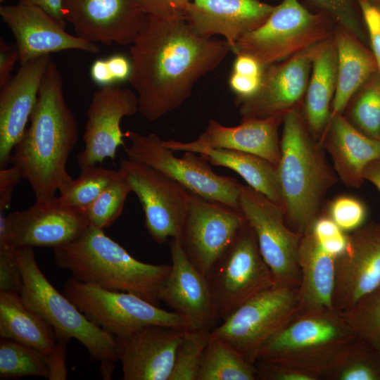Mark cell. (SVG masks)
I'll list each match as a JSON object with an SVG mask.
<instances>
[{"mask_svg":"<svg viewBox=\"0 0 380 380\" xmlns=\"http://www.w3.org/2000/svg\"><path fill=\"white\" fill-rule=\"evenodd\" d=\"M232 51L224 39L196 33L184 14L146 15L129 47V82L139 113L153 122L181 106L196 82Z\"/></svg>","mask_w":380,"mask_h":380,"instance_id":"cell-1","label":"cell"},{"mask_svg":"<svg viewBox=\"0 0 380 380\" xmlns=\"http://www.w3.org/2000/svg\"><path fill=\"white\" fill-rule=\"evenodd\" d=\"M30 120L10 163L28 182L35 201H49L73 179L66 165L79 135L77 119L63 94L61 72L53 61L44 75Z\"/></svg>","mask_w":380,"mask_h":380,"instance_id":"cell-2","label":"cell"},{"mask_svg":"<svg viewBox=\"0 0 380 380\" xmlns=\"http://www.w3.org/2000/svg\"><path fill=\"white\" fill-rule=\"evenodd\" d=\"M58 268L72 278L101 288L135 294L159 306V296L171 265L138 260L108 236L104 229L89 225L72 242L53 248Z\"/></svg>","mask_w":380,"mask_h":380,"instance_id":"cell-3","label":"cell"},{"mask_svg":"<svg viewBox=\"0 0 380 380\" xmlns=\"http://www.w3.org/2000/svg\"><path fill=\"white\" fill-rule=\"evenodd\" d=\"M277 172L286 224L303 235L311 232L320 208L336 176L322 146L312 135L301 106L284 115Z\"/></svg>","mask_w":380,"mask_h":380,"instance_id":"cell-4","label":"cell"},{"mask_svg":"<svg viewBox=\"0 0 380 380\" xmlns=\"http://www.w3.org/2000/svg\"><path fill=\"white\" fill-rule=\"evenodd\" d=\"M21 271L20 292L24 303L53 329L58 339L74 338L100 362L103 379H110L118 361L115 336L89 319L63 293L58 292L40 270L33 248L15 247Z\"/></svg>","mask_w":380,"mask_h":380,"instance_id":"cell-5","label":"cell"},{"mask_svg":"<svg viewBox=\"0 0 380 380\" xmlns=\"http://www.w3.org/2000/svg\"><path fill=\"white\" fill-rule=\"evenodd\" d=\"M356 337L334 309L298 310L263 344L256 361L289 365L323 380L339 354Z\"/></svg>","mask_w":380,"mask_h":380,"instance_id":"cell-6","label":"cell"},{"mask_svg":"<svg viewBox=\"0 0 380 380\" xmlns=\"http://www.w3.org/2000/svg\"><path fill=\"white\" fill-rule=\"evenodd\" d=\"M336 26L329 17L308 10L299 0H281L262 25L237 41L232 52L249 56L265 68L331 38Z\"/></svg>","mask_w":380,"mask_h":380,"instance_id":"cell-7","label":"cell"},{"mask_svg":"<svg viewBox=\"0 0 380 380\" xmlns=\"http://www.w3.org/2000/svg\"><path fill=\"white\" fill-rule=\"evenodd\" d=\"M92 322L115 337L127 336L148 325L185 328L174 311L161 309L133 293L108 290L72 277L62 292Z\"/></svg>","mask_w":380,"mask_h":380,"instance_id":"cell-8","label":"cell"},{"mask_svg":"<svg viewBox=\"0 0 380 380\" xmlns=\"http://www.w3.org/2000/svg\"><path fill=\"white\" fill-rule=\"evenodd\" d=\"M129 145L125 146L127 158L148 165L172 177L189 191L203 198L240 210L239 183L233 177L216 174L200 154L185 151L179 158L155 134L144 135L127 131Z\"/></svg>","mask_w":380,"mask_h":380,"instance_id":"cell-9","label":"cell"},{"mask_svg":"<svg viewBox=\"0 0 380 380\" xmlns=\"http://www.w3.org/2000/svg\"><path fill=\"white\" fill-rule=\"evenodd\" d=\"M206 277L222 321L243 303L274 286L248 222Z\"/></svg>","mask_w":380,"mask_h":380,"instance_id":"cell-10","label":"cell"},{"mask_svg":"<svg viewBox=\"0 0 380 380\" xmlns=\"http://www.w3.org/2000/svg\"><path fill=\"white\" fill-rule=\"evenodd\" d=\"M298 288L273 286L251 298L210 331L255 364L263 344L298 311Z\"/></svg>","mask_w":380,"mask_h":380,"instance_id":"cell-11","label":"cell"},{"mask_svg":"<svg viewBox=\"0 0 380 380\" xmlns=\"http://www.w3.org/2000/svg\"><path fill=\"white\" fill-rule=\"evenodd\" d=\"M239 204L255 234L274 285L298 288V249L302 235L286 224L284 212L278 205L248 184H239Z\"/></svg>","mask_w":380,"mask_h":380,"instance_id":"cell-12","label":"cell"},{"mask_svg":"<svg viewBox=\"0 0 380 380\" xmlns=\"http://www.w3.org/2000/svg\"><path fill=\"white\" fill-rule=\"evenodd\" d=\"M131 191L141 204L145 227L154 241L181 239L190 203V191L176 179L148 165L120 158Z\"/></svg>","mask_w":380,"mask_h":380,"instance_id":"cell-13","label":"cell"},{"mask_svg":"<svg viewBox=\"0 0 380 380\" xmlns=\"http://www.w3.org/2000/svg\"><path fill=\"white\" fill-rule=\"evenodd\" d=\"M181 243L191 262L207 275L248 221L240 210L190 191Z\"/></svg>","mask_w":380,"mask_h":380,"instance_id":"cell-14","label":"cell"},{"mask_svg":"<svg viewBox=\"0 0 380 380\" xmlns=\"http://www.w3.org/2000/svg\"><path fill=\"white\" fill-rule=\"evenodd\" d=\"M56 198L7 216L0 213V241L16 248H54L78 238L89 226L84 210L63 206Z\"/></svg>","mask_w":380,"mask_h":380,"instance_id":"cell-15","label":"cell"},{"mask_svg":"<svg viewBox=\"0 0 380 380\" xmlns=\"http://www.w3.org/2000/svg\"><path fill=\"white\" fill-rule=\"evenodd\" d=\"M319 44L265 67L258 90L250 97L236 99L241 120L284 116L301 106Z\"/></svg>","mask_w":380,"mask_h":380,"instance_id":"cell-16","label":"cell"},{"mask_svg":"<svg viewBox=\"0 0 380 380\" xmlns=\"http://www.w3.org/2000/svg\"><path fill=\"white\" fill-rule=\"evenodd\" d=\"M334 309L343 313L380 286V223H365L348 234L344 251L335 258Z\"/></svg>","mask_w":380,"mask_h":380,"instance_id":"cell-17","label":"cell"},{"mask_svg":"<svg viewBox=\"0 0 380 380\" xmlns=\"http://www.w3.org/2000/svg\"><path fill=\"white\" fill-rule=\"evenodd\" d=\"M137 113V96L131 89L113 85L101 87L94 92L87 110L84 148L77 156L80 170L106 158L114 160L118 147L125 146L121 120Z\"/></svg>","mask_w":380,"mask_h":380,"instance_id":"cell-18","label":"cell"},{"mask_svg":"<svg viewBox=\"0 0 380 380\" xmlns=\"http://www.w3.org/2000/svg\"><path fill=\"white\" fill-rule=\"evenodd\" d=\"M65 21L92 43L131 44L146 14L137 0H63Z\"/></svg>","mask_w":380,"mask_h":380,"instance_id":"cell-19","label":"cell"},{"mask_svg":"<svg viewBox=\"0 0 380 380\" xmlns=\"http://www.w3.org/2000/svg\"><path fill=\"white\" fill-rule=\"evenodd\" d=\"M171 268L159 296L186 329H209L220 320L208 278L189 259L178 238L170 242Z\"/></svg>","mask_w":380,"mask_h":380,"instance_id":"cell-20","label":"cell"},{"mask_svg":"<svg viewBox=\"0 0 380 380\" xmlns=\"http://www.w3.org/2000/svg\"><path fill=\"white\" fill-rule=\"evenodd\" d=\"M0 15L16 42L20 65L37 57L65 50L90 53L100 51L97 44L68 33L38 7L18 2L0 7Z\"/></svg>","mask_w":380,"mask_h":380,"instance_id":"cell-21","label":"cell"},{"mask_svg":"<svg viewBox=\"0 0 380 380\" xmlns=\"http://www.w3.org/2000/svg\"><path fill=\"white\" fill-rule=\"evenodd\" d=\"M185 328L148 325L115 337L123 380H169Z\"/></svg>","mask_w":380,"mask_h":380,"instance_id":"cell-22","label":"cell"},{"mask_svg":"<svg viewBox=\"0 0 380 380\" xmlns=\"http://www.w3.org/2000/svg\"><path fill=\"white\" fill-rule=\"evenodd\" d=\"M50 54L23 65L0 93V169L10 163L12 151L23 137L37 102Z\"/></svg>","mask_w":380,"mask_h":380,"instance_id":"cell-23","label":"cell"},{"mask_svg":"<svg viewBox=\"0 0 380 380\" xmlns=\"http://www.w3.org/2000/svg\"><path fill=\"white\" fill-rule=\"evenodd\" d=\"M283 118L284 116H273L241 120V123L234 127H226L210 120L205 130L195 141L163 142L174 152L195 153L205 147L243 151L262 157L277 167L281 156L278 129Z\"/></svg>","mask_w":380,"mask_h":380,"instance_id":"cell-24","label":"cell"},{"mask_svg":"<svg viewBox=\"0 0 380 380\" xmlns=\"http://www.w3.org/2000/svg\"><path fill=\"white\" fill-rule=\"evenodd\" d=\"M274 8L259 0H191L183 11L196 33L205 37L222 36L233 51L237 41L262 25Z\"/></svg>","mask_w":380,"mask_h":380,"instance_id":"cell-25","label":"cell"},{"mask_svg":"<svg viewBox=\"0 0 380 380\" xmlns=\"http://www.w3.org/2000/svg\"><path fill=\"white\" fill-rule=\"evenodd\" d=\"M319 142L329 153L339 178L348 186H360L366 167L380 159L379 140L360 132L341 113H331Z\"/></svg>","mask_w":380,"mask_h":380,"instance_id":"cell-26","label":"cell"},{"mask_svg":"<svg viewBox=\"0 0 380 380\" xmlns=\"http://www.w3.org/2000/svg\"><path fill=\"white\" fill-rule=\"evenodd\" d=\"M0 336L39 350L49 367L65 361L68 341L58 339L53 327L25 305L20 293L0 291Z\"/></svg>","mask_w":380,"mask_h":380,"instance_id":"cell-27","label":"cell"},{"mask_svg":"<svg viewBox=\"0 0 380 380\" xmlns=\"http://www.w3.org/2000/svg\"><path fill=\"white\" fill-rule=\"evenodd\" d=\"M337 51L334 36L319 44L301 111L312 135L319 139L331 113L337 84Z\"/></svg>","mask_w":380,"mask_h":380,"instance_id":"cell-28","label":"cell"},{"mask_svg":"<svg viewBox=\"0 0 380 380\" xmlns=\"http://www.w3.org/2000/svg\"><path fill=\"white\" fill-rule=\"evenodd\" d=\"M335 258L324 251L311 232L302 235L298 249L299 310L332 308Z\"/></svg>","mask_w":380,"mask_h":380,"instance_id":"cell-29","label":"cell"},{"mask_svg":"<svg viewBox=\"0 0 380 380\" xmlns=\"http://www.w3.org/2000/svg\"><path fill=\"white\" fill-rule=\"evenodd\" d=\"M334 38L338 63L331 113L343 114L354 93L378 68L371 49L353 34L337 25Z\"/></svg>","mask_w":380,"mask_h":380,"instance_id":"cell-30","label":"cell"},{"mask_svg":"<svg viewBox=\"0 0 380 380\" xmlns=\"http://www.w3.org/2000/svg\"><path fill=\"white\" fill-rule=\"evenodd\" d=\"M195 153L213 165L236 172L248 186L278 205L284 212L277 167L270 161L256 155L226 148L205 147Z\"/></svg>","mask_w":380,"mask_h":380,"instance_id":"cell-31","label":"cell"},{"mask_svg":"<svg viewBox=\"0 0 380 380\" xmlns=\"http://www.w3.org/2000/svg\"><path fill=\"white\" fill-rule=\"evenodd\" d=\"M196 380H258L255 364L232 345L212 337L206 347Z\"/></svg>","mask_w":380,"mask_h":380,"instance_id":"cell-32","label":"cell"},{"mask_svg":"<svg viewBox=\"0 0 380 380\" xmlns=\"http://www.w3.org/2000/svg\"><path fill=\"white\" fill-rule=\"evenodd\" d=\"M323 380H380V350L356 337L339 354Z\"/></svg>","mask_w":380,"mask_h":380,"instance_id":"cell-33","label":"cell"},{"mask_svg":"<svg viewBox=\"0 0 380 380\" xmlns=\"http://www.w3.org/2000/svg\"><path fill=\"white\" fill-rule=\"evenodd\" d=\"M343 115L360 132L380 137V72L370 75L350 98Z\"/></svg>","mask_w":380,"mask_h":380,"instance_id":"cell-34","label":"cell"},{"mask_svg":"<svg viewBox=\"0 0 380 380\" xmlns=\"http://www.w3.org/2000/svg\"><path fill=\"white\" fill-rule=\"evenodd\" d=\"M49 360L42 352L17 341L1 338V379H13L30 376L49 379Z\"/></svg>","mask_w":380,"mask_h":380,"instance_id":"cell-35","label":"cell"},{"mask_svg":"<svg viewBox=\"0 0 380 380\" xmlns=\"http://www.w3.org/2000/svg\"><path fill=\"white\" fill-rule=\"evenodd\" d=\"M118 170H109L96 165L81 170L68 186L56 198L65 207L84 209L110 184Z\"/></svg>","mask_w":380,"mask_h":380,"instance_id":"cell-36","label":"cell"},{"mask_svg":"<svg viewBox=\"0 0 380 380\" xmlns=\"http://www.w3.org/2000/svg\"><path fill=\"white\" fill-rule=\"evenodd\" d=\"M130 191L128 182L119 168L110 184L84 209L89 225L102 229L110 227L122 214Z\"/></svg>","mask_w":380,"mask_h":380,"instance_id":"cell-37","label":"cell"},{"mask_svg":"<svg viewBox=\"0 0 380 380\" xmlns=\"http://www.w3.org/2000/svg\"><path fill=\"white\" fill-rule=\"evenodd\" d=\"M310 11L324 15L369 48V37L359 0H299ZM370 49V48H369Z\"/></svg>","mask_w":380,"mask_h":380,"instance_id":"cell-38","label":"cell"},{"mask_svg":"<svg viewBox=\"0 0 380 380\" xmlns=\"http://www.w3.org/2000/svg\"><path fill=\"white\" fill-rule=\"evenodd\" d=\"M341 314L357 337L380 350V286Z\"/></svg>","mask_w":380,"mask_h":380,"instance_id":"cell-39","label":"cell"},{"mask_svg":"<svg viewBox=\"0 0 380 380\" xmlns=\"http://www.w3.org/2000/svg\"><path fill=\"white\" fill-rule=\"evenodd\" d=\"M209 329H186L169 380H196L210 338Z\"/></svg>","mask_w":380,"mask_h":380,"instance_id":"cell-40","label":"cell"},{"mask_svg":"<svg viewBox=\"0 0 380 380\" xmlns=\"http://www.w3.org/2000/svg\"><path fill=\"white\" fill-rule=\"evenodd\" d=\"M328 213V216L346 233L364 225L367 215L365 204L349 196L335 198L331 203Z\"/></svg>","mask_w":380,"mask_h":380,"instance_id":"cell-41","label":"cell"},{"mask_svg":"<svg viewBox=\"0 0 380 380\" xmlns=\"http://www.w3.org/2000/svg\"><path fill=\"white\" fill-rule=\"evenodd\" d=\"M131 70V60L116 53L94 61L90 68V76L100 87L113 86L118 82L129 81Z\"/></svg>","mask_w":380,"mask_h":380,"instance_id":"cell-42","label":"cell"},{"mask_svg":"<svg viewBox=\"0 0 380 380\" xmlns=\"http://www.w3.org/2000/svg\"><path fill=\"white\" fill-rule=\"evenodd\" d=\"M311 232L321 248L334 258L346 248L348 234L329 216H319L313 224Z\"/></svg>","mask_w":380,"mask_h":380,"instance_id":"cell-43","label":"cell"},{"mask_svg":"<svg viewBox=\"0 0 380 380\" xmlns=\"http://www.w3.org/2000/svg\"><path fill=\"white\" fill-rule=\"evenodd\" d=\"M22 286L15 247L6 241H0V291L20 293Z\"/></svg>","mask_w":380,"mask_h":380,"instance_id":"cell-44","label":"cell"},{"mask_svg":"<svg viewBox=\"0 0 380 380\" xmlns=\"http://www.w3.org/2000/svg\"><path fill=\"white\" fill-rule=\"evenodd\" d=\"M255 366L258 380H321L315 374L283 363L258 360Z\"/></svg>","mask_w":380,"mask_h":380,"instance_id":"cell-45","label":"cell"},{"mask_svg":"<svg viewBox=\"0 0 380 380\" xmlns=\"http://www.w3.org/2000/svg\"><path fill=\"white\" fill-rule=\"evenodd\" d=\"M369 37V48L380 72V13L365 0H359Z\"/></svg>","mask_w":380,"mask_h":380,"instance_id":"cell-46","label":"cell"},{"mask_svg":"<svg viewBox=\"0 0 380 380\" xmlns=\"http://www.w3.org/2000/svg\"><path fill=\"white\" fill-rule=\"evenodd\" d=\"M146 15L173 16L184 14V5L191 0H137Z\"/></svg>","mask_w":380,"mask_h":380,"instance_id":"cell-47","label":"cell"},{"mask_svg":"<svg viewBox=\"0 0 380 380\" xmlns=\"http://www.w3.org/2000/svg\"><path fill=\"white\" fill-rule=\"evenodd\" d=\"M21 179L20 173L13 167L0 169V213L9 208L13 191Z\"/></svg>","mask_w":380,"mask_h":380,"instance_id":"cell-48","label":"cell"},{"mask_svg":"<svg viewBox=\"0 0 380 380\" xmlns=\"http://www.w3.org/2000/svg\"><path fill=\"white\" fill-rule=\"evenodd\" d=\"M19 62V54L15 46L6 43L3 37L0 39V88L2 89L12 78L11 72Z\"/></svg>","mask_w":380,"mask_h":380,"instance_id":"cell-49","label":"cell"},{"mask_svg":"<svg viewBox=\"0 0 380 380\" xmlns=\"http://www.w3.org/2000/svg\"><path fill=\"white\" fill-rule=\"evenodd\" d=\"M262 77V76L255 77L232 72L229 80V84L237 95L236 99L248 98L258 90Z\"/></svg>","mask_w":380,"mask_h":380,"instance_id":"cell-50","label":"cell"},{"mask_svg":"<svg viewBox=\"0 0 380 380\" xmlns=\"http://www.w3.org/2000/svg\"><path fill=\"white\" fill-rule=\"evenodd\" d=\"M19 2L38 7L61 25L65 27L63 0H20Z\"/></svg>","mask_w":380,"mask_h":380,"instance_id":"cell-51","label":"cell"},{"mask_svg":"<svg viewBox=\"0 0 380 380\" xmlns=\"http://www.w3.org/2000/svg\"><path fill=\"white\" fill-rule=\"evenodd\" d=\"M265 68L255 59L246 55H236L233 65L234 72L255 77H262Z\"/></svg>","mask_w":380,"mask_h":380,"instance_id":"cell-52","label":"cell"},{"mask_svg":"<svg viewBox=\"0 0 380 380\" xmlns=\"http://www.w3.org/2000/svg\"><path fill=\"white\" fill-rule=\"evenodd\" d=\"M364 178L372 183L380 192V159L371 162L366 167Z\"/></svg>","mask_w":380,"mask_h":380,"instance_id":"cell-53","label":"cell"},{"mask_svg":"<svg viewBox=\"0 0 380 380\" xmlns=\"http://www.w3.org/2000/svg\"><path fill=\"white\" fill-rule=\"evenodd\" d=\"M380 13V0H365Z\"/></svg>","mask_w":380,"mask_h":380,"instance_id":"cell-54","label":"cell"},{"mask_svg":"<svg viewBox=\"0 0 380 380\" xmlns=\"http://www.w3.org/2000/svg\"><path fill=\"white\" fill-rule=\"evenodd\" d=\"M4 0H0V2H3Z\"/></svg>","mask_w":380,"mask_h":380,"instance_id":"cell-55","label":"cell"},{"mask_svg":"<svg viewBox=\"0 0 380 380\" xmlns=\"http://www.w3.org/2000/svg\"><path fill=\"white\" fill-rule=\"evenodd\" d=\"M379 143H380V137H379Z\"/></svg>","mask_w":380,"mask_h":380,"instance_id":"cell-56","label":"cell"}]
</instances>
